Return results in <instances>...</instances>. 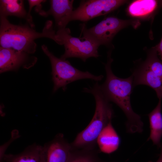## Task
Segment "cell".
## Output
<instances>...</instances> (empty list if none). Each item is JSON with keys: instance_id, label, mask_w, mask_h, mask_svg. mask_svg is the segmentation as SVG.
Returning <instances> with one entry per match:
<instances>
[{"instance_id": "9c48e42d", "label": "cell", "mask_w": 162, "mask_h": 162, "mask_svg": "<svg viewBox=\"0 0 162 162\" xmlns=\"http://www.w3.org/2000/svg\"><path fill=\"white\" fill-rule=\"evenodd\" d=\"M73 150L63 134H57L42 147L44 162H68Z\"/></svg>"}, {"instance_id": "8992f818", "label": "cell", "mask_w": 162, "mask_h": 162, "mask_svg": "<svg viewBox=\"0 0 162 162\" xmlns=\"http://www.w3.org/2000/svg\"><path fill=\"white\" fill-rule=\"evenodd\" d=\"M56 32L65 49L61 59L78 58L85 62L90 57L99 56L98 51L99 46L90 38L84 36L82 38L73 37L68 28L58 30Z\"/></svg>"}, {"instance_id": "ac0fdd59", "label": "cell", "mask_w": 162, "mask_h": 162, "mask_svg": "<svg viewBox=\"0 0 162 162\" xmlns=\"http://www.w3.org/2000/svg\"><path fill=\"white\" fill-rule=\"evenodd\" d=\"M155 46L147 53L143 62L147 67L157 76L162 78V61L159 58Z\"/></svg>"}, {"instance_id": "7c38bea8", "label": "cell", "mask_w": 162, "mask_h": 162, "mask_svg": "<svg viewBox=\"0 0 162 162\" xmlns=\"http://www.w3.org/2000/svg\"><path fill=\"white\" fill-rule=\"evenodd\" d=\"M120 137L110 122L100 133L97 144L100 152L107 154L116 151L120 144Z\"/></svg>"}, {"instance_id": "5b68a950", "label": "cell", "mask_w": 162, "mask_h": 162, "mask_svg": "<svg viewBox=\"0 0 162 162\" xmlns=\"http://www.w3.org/2000/svg\"><path fill=\"white\" fill-rule=\"evenodd\" d=\"M140 22L137 19L123 20L114 16H109L94 26L88 29L85 24H81V28L83 36L87 37L99 46H110L116 35L121 30L129 26L134 28Z\"/></svg>"}, {"instance_id": "5bb4252c", "label": "cell", "mask_w": 162, "mask_h": 162, "mask_svg": "<svg viewBox=\"0 0 162 162\" xmlns=\"http://www.w3.org/2000/svg\"><path fill=\"white\" fill-rule=\"evenodd\" d=\"M161 100L159 99L156 107L148 115L150 130L149 139L158 148L161 145L162 137Z\"/></svg>"}, {"instance_id": "277c9868", "label": "cell", "mask_w": 162, "mask_h": 162, "mask_svg": "<svg viewBox=\"0 0 162 162\" xmlns=\"http://www.w3.org/2000/svg\"><path fill=\"white\" fill-rule=\"evenodd\" d=\"M41 48L51 62L54 92L60 88L64 90L68 84L75 81L90 79L98 82L104 77L102 75L96 76L88 71L83 72L79 70L72 65L68 60L56 57L44 44L41 46Z\"/></svg>"}, {"instance_id": "4fadbf2b", "label": "cell", "mask_w": 162, "mask_h": 162, "mask_svg": "<svg viewBox=\"0 0 162 162\" xmlns=\"http://www.w3.org/2000/svg\"><path fill=\"white\" fill-rule=\"evenodd\" d=\"M42 146L34 143L16 154H4L0 162H44L42 154Z\"/></svg>"}, {"instance_id": "ffe728a7", "label": "cell", "mask_w": 162, "mask_h": 162, "mask_svg": "<svg viewBox=\"0 0 162 162\" xmlns=\"http://www.w3.org/2000/svg\"><path fill=\"white\" fill-rule=\"evenodd\" d=\"M160 152L159 158L156 162H162V144L160 147Z\"/></svg>"}, {"instance_id": "52a82bcc", "label": "cell", "mask_w": 162, "mask_h": 162, "mask_svg": "<svg viewBox=\"0 0 162 162\" xmlns=\"http://www.w3.org/2000/svg\"><path fill=\"white\" fill-rule=\"evenodd\" d=\"M128 2L122 0H82L79 6L73 10L71 21H87L109 13Z\"/></svg>"}, {"instance_id": "d6986e66", "label": "cell", "mask_w": 162, "mask_h": 162, "mask_svg": "<svg viewBox=\"0 0 162 162\" xmlns=\"http://www.w3.org/2000/svg\"><path fill=\"white\" fill-rule=\"evenodd\" d=\"M158 56L162 61V37L160 42L155 46Z\"/></svg>"}, {"instance_id": "9a60e30c", "label": "cell", "mask_w": 162, "mask_h": 162, "mask_svg": "<svg viewBox=\"0 0 162 162\" xmlns=\"http://www.w3.org/2000/svg\"><path fill=\"white\" fill-rule=\"evenodd\" d=\"M162 7V1L138 0L132 2L127 10L129 14L134 17H141L149 15Z\"/></svg>"}, {"instance_id": "8fae6325", "label": "cell", "mask_w": 162, "mask_h": 162, "mask_svg": "<svg viewBox=\"0 0 162 162\" xmlns=\"http://www.w3.org/2000/svg\"><path fill=\"white\" fill-rule=\"evenodd\" d=\"M133 85L148 86L155 91L159 99L162 98V78L150 70L143 62L138 64L132 71Z\"/></svg>"}, {"instance_id": "6da1fadb", "label": "cell", "mask_w": 162, "mask_h": 162, "mask_svg": "<svg viewBox=\"0 0 162 162\" xmlns=\"http://www.w3.org/2000/svg\"><path fill=\"white\" fill-rule=\"evenodd\" d=\"M111 52L110 50L108 52L107 62L105 65L106 77L104 82L100 85L101 89L108 100L115 103L124 113L127 118V131L131 133H141L143 130V123L139 115L134 111L130 104V95L134 88L133 77L131 75L122 78L114 74L111 68L113 60Z\"/></svg>"}, {"instance_id": "30bf717a", "label": "cell", "mask_w": 162, "mask_h": 162, "mask_svg": "<svg viewBox=\"0 0 162 162\" xmlns=\"http://www.w3.org/2000/svg\"><path fill=\"white\" fill-rule=\"evenodd\" d=\"M73 0H51L50 8L47 11L40 10L39 12L41 16H52L58 30L65 28L71 21L73 12Z\"/></svg>"}, {"instance_id": "3957f363", "label": "cell", "mask_w": 162, "mask_h": 162, "mask_svg": "<svg viewBox=\"0 0 162 162\" xmlns=\"http://www.w3.org/2000/svg\"><path fill=\"white\" fill-rule=\"evenodd\" d=\"M84 92L92 94L95 98L94 116L88 126L76 135L71 143L74 149L94 148L100 132L111 121L113 116L111 104L104 94L100 85L96 82L92 87L83 88Z\"/></svg>"}, {"instance_id": "7a4b0ae2", "label": "cell", "mask_w": 162, "mask_h": 162, "mask_svg": "<svg viewBox=\"0 0 162 162\" xmlns=\"http://www.w3.org/2000/svg\"><path fill=\"white\" fill-rule=\"evenodd\" d=\"M42 38H50L62 45L53 29L52 22L51 20L46 22L42 32H38L28 23L15 25L10 22L7 17L0 16L1 47L12 48L32 54L36 50L35 40Z\"/></svg>"}, {"instance_id": "2e32d148", "label": "cell", "mask_w": 162, "mask_h": 162, "mask_svg": "<svg viewBox=\"0 0 162 162\" xmlns=\"http://www.w3.org/2000/svg\"><path fill=\"white\" fill-rule=\"evenodd\" d=\"M14 16L24 19L28 21V12L22 0H0V16L7 18Z\"/></svg>"}, {"instance_id": "e0dca14e", "label": "cell", "mask_w": 162, "mask_h": 162, "mask_svg": "<svg viewBox=\"0 0 162 162\" xmlns=\"http://www.w3.org/2000/svg\"><path fill=\"white\" fill-rule=\"evenodd\" d=\"M68 162H103L94 148L73 149Z\"/></svg>"}, {"instance_id": "ba28073f", "label": "cell", "mask_w": 162, "mask_h": 162, "mask_svg": "<svg viewBox=\"0 0 162 162\" xmlns=\"http://www.w3.org/2000/svg\"><path fill=\"white\" fill-rule=\"evenodd\" d=\"M30 54L13 49L0 47V73L16 70L21 67L26 68L32 67L37 59Z\"/></svg>"}]
</instances>
